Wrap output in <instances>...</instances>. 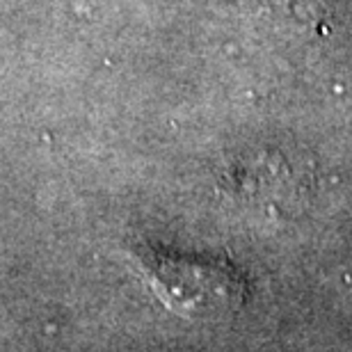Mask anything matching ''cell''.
I'll list each match as a JSON object with an SVG mask.
<instances>
[{"mask_svg": "<svg viewBox=\"0 0 352 352\" xmlns=\"http://www.w3.org/2000/svg\"><path fill=\"white\" fill-rule=\"evenodd\" d=\"M133 263L160 302L186 318H222L245 300V281L224 263L156 250H138Z\"/></svg>", "mask_w": 352, "mask_h": 352, "instance_id": "1", "label": "cell"}]
</instances>
